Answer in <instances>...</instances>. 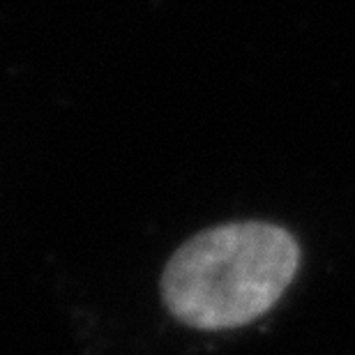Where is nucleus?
Segmentation results:
<instances>
[{
    "label": "nucleus",
    "mask_w": 355,
    "mask_h": 355,
    "mask_svg": "<svg viewBox=\"0 0 355 355\" xmlns=\"http://www.w3.org/2000/svg\"><path fill=\"white\" fill-rule=\"evenodd\" d=\"M297 266L300 247L282 226L219 224L173 252L162 272V300L189 328H243L279 302Z\"/></svg>",
    "instance_id": "1"
}]
</instances>
